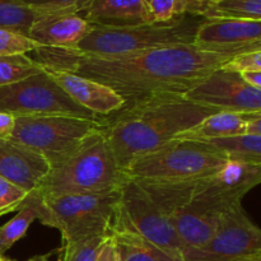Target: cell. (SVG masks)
Listing matches in <instances>:
<instances>
[{
    "mask_svg": "<svg viewBox=\"0 0 261 261\" xmlns=\"http://www.w3.org/2000/svg\"><path fill=\"white\" fill-rule=\"evenodd\" d=\"M185 14L209 18L261 20V0H212L203 4L186 5Z\"/></svg>",
    "mask_w": 261,
    "mask_h": 261,
    "instance_id": "obj_20",
    "label": "cell"
},
{
    "mask_svg": "<svg viewBox=\"0 0 261 261\" xmlns=\"http://www.w3.org/2000/svg\"><path fill=\"white\" fill-rule=\"evenodd\" d=\"M121 189V188H120ZM120 189L101 194H68L41 198L35 191L38 221L58 229L63 245L109 236L120 201Z\"/></svg>",
    "mask_w": 261,
    "mask_h": 261,
    "instance_id": "obj_5",
    "label": "cell"
},
{
    "mask_svg": "<svg viewBox=\"0 0 261 261\" xmlns=\"http://www.w3.org/2000/svg\"><path fill=\"white\" fill-rule=\"evenodd\" d=\"M51 254H45V255H37V256H33L32 259H30L28 261H51L50 260ZM58 261H61L60 257H59Z\"/></svg>",
    "mask_w": 261,
    "mask_h": 261,
    "instance_id": "obj_35",
    "label": "cell"
},
{
    "mask_svg": "<svg viewBox=\"0 0 261 261\" xmlns=\"http://www.w3.org/2000/svg\"><path fill=\"white\" fill-rule=\"evenodd\" d=\"M42 70L43 66L25 54L0 56V86L17 83Z\"/></svg>",
    "mask_w": 261,
    "mask_h": 261,
    "instance_id": "obj_24",
    "label": "cell"
},
{
    "mask_svg": "<svg viewBox=\"0 0 261 261\" xmlns=\"http://www.w3.org/2000/svg\"><path fill=\"white\" fill-rule=\"evenodd\" d=\"M127 178L99 129L84 138L74 152L51 167L35 193L41 198L101 194L120 189Z\"/></svg>",
    "mask_w": 261,
    "mask_h": 261,
    "instance_id": "obj_4",
    "label": "cell"
},
{
    "mask_svg": "<svg viewBox=\"0 0 261 261\" xmlns=\"http://www.w3.org/2000/svg\"><path fill=\"white\" fill-rule=\"evenodd\" d=\"M109 234L114 237L120 261H175L133 231L117 209Z\"/></svg>",
    "mask_w": 261,
    "mask_h": 261,
    "instance_id": "obj_18",
    "label": "cell"
},
{
    "mask_svg": "<svg viewBox=\"0 0 261 261\" xmlns=\"http://www.w3.org/2000/svg\"><path fill=\"white\" fill-rule=\"evenodd\" d=\"M43 70L76 105L97 116H109L125 106V101L114 89L99 82L71 71Z\"/></svg>",
    "mask_w": 261,
    "mask_h": 261,
    "instance_id": "obj_14",
    "label": "cell"
},
{
    "mask_svg": "<svg viewBox=\"0 0 261 261\" xmlns=\"http://www.w3.org/2000/svg\"><path fill=\"white\" fill-rule=\"evenodd\" d=\"M227 162L228 158L209 143L172 139L133 161L125 172L129 178L142 182H181L214 175Z\"/></svg>",
    "mask_w": 261,
    "mask_h": 261,
    "instance_id": "obj_6",
    "label": "cell"
},
{
    "mask_svg": "<svg viewBox=\"0 0 261 261\" xmlns=\"http://www.w3.org/2000/svg\"><path fill=\"white\" fill-rule=\"evenodd\" d=\"M20 2L45 14H53V13L78 14L91 0H20Z\"/></svg>",
    "mask_w": 261,
    "mask_h": 261,
    "instance_id": "obj_28",
    "label": "cell"
},
{
    "mask_svg": "<svg viewBox=\"0 0 261 261\" xmlns=\"http://www.w3.org/2000/svg\"><path fill=\"white\" fill-rule=\"evenodd\" d=\"M96 261H120L116 244H115V240L111 234L105 237L103 242L99 247Z\"/></svg>",
    "mask_w": 261,
    "mask_h": 261,
    "instance_id": "obj_31",
    "label": "cell"
},
{
    "mask_svg": "<svg viewBox=\"0 0 261 261\" xmlns=\"http://www.w3.org/2000/svg\"><path fill=\"white\" fill-rule=\"evenodd\" d=\"M240 76L249 86L261 89V71H244L240 73Z\"/></svg>",
    "mask_w": 261,
    "mask_h": 261,
    "instance_id": "obj_34",
    "label": "cell"
},
{
    "mask_svg": "<svg viewBox=\"0 0 261 261\" xmlns=\"http://www.w3.org/2000/svg\"><path fill=\"white\" fill-rule=\"evenodd\" d=\"M36 219H38L37 201L35 195L30 193L24 205L17 212V214L7 223L0 226V255H5L13 245L22 240Z\"/></svg>",
    "mask_w": 261,
    "mask_h": 261,
    "instance_id": "obj_22",
    "label": "cell"
},
{
    "mask_svg": "<svg viewBox=\"0 0 261 261\" xmlns=\"http://www.w3.org/2000/svg\"><path fill=\"white\" fill-rule=\"evenodd\" d=\"M194 45L204 51L239 55L261 51V20L209 18L196 31Z\"/></svg>",
    "mask_w": 261,
    "mask_h": 261,
    "instance_id": "obj_13",
    "label": "cell"
},
{
    "mask_svg": "<svg viewBox=\"0 0 261 261\" xmlns=\"http://www.w3.org/2000/svg\"><path fill=\"white\" fill-rule=\"evenodd\" d=\"M38 10L23 4L20 0H0V28L28 36L36 19L43 15Z\"/></svg>",
    "mask_w": 261,
    "mask_h": 261,
    "instance_id": "obj_23",
    "label": "cell"
},
{
    "mask_svg": "<svg viewBox=\"0 0 261 261\" xmlns=\"http://www.w3.org/2000/svg\"><path fill=\"white\" fill-rule=\"evenodd\" d=\"M247 114L218 111L201 120L198 125L177 135L175 139L212 140L245 134Z\"/></svg>",
    "mask_w": 261,
    "mask_h": 261,
    "instance_id": "obj_19",
    "label": "cell"
},
{
    "mask_svg": "<svg viewBox=\"0 0 261 261\" xmlns=\"http://www.w3.org/2000/svg\"><path fill=\"white\" fill-rule=\"evenodd\" d=\"M204 142L221 150L228 161L261 166V135H234Z\"/></svg>",
    "mask_w": 261,
    "mask_h": 261,
    "instance_id": "obj_21",
    "label": "cell"
},
{
    "mask_svg": "<svg viewBox=\"0 0 261 261\" xmlns=\"http://www.w3.org/2000/svg\"><path fill=\"white\" fill-rule=\"evenodd\" d=\"M50 168L48 161L37 150L12 139L0 140V177L32 193Z\"/></svg>",
    "mask_w": 261,
    "mask_h": 261,
    "instance_id": "obj_15",
    "label": "cell"
},
{
    "mask_svg": "<svg viewBox=\"0 0 261 261\" xmlns=\"http://www.w3.org/2000/svg\"><path fill=\"white\" fill-rule=\"evenodd\" d=\"M33 53L43 69L71 71L110 87L125 106L155 94L185 93L233 58L204 51L194 43L115 56L83 55L70 48L45 46Z\"/></svg>",
    "mask_w": 261,
    "mask_h": 261,
    "instance_id": "obj_1",
    "label": "cell"
},
{
    "mask_svg": "<svg viewBox=\"0 0 261 261\" xmlns=\"http://www.w3.org/2000/svg\"><path fill=\"white\" fill-rule=\"evenodd\" d=\"M41 45L28 36L19 32L0 28V56L33 53Z\"/></svg>",
    "mask_w": 261,
    "mask_h": 261,
    "instance_id": "obj_26",
    "label": "cell"
},
{
    "mask_svg": "<svg viewBox=\"0 0 261 261\" xmlns=\"http://www.w3.org/2000/svg\"><path fill=\"white\" fill-rule=\"evenodd\" d=\"M189 101L217 111L261 112V89L242 81L239 73L219 68L184 93Z\"/></svg>",
    "mask_w": 261,
    "mask_h": 261,
    "instance_id": "obj_12",
    "label": "cell"
},
{
    "mask_svg": "<svg viewBox=\"0 0 261 261\" xmlns=\"http://www.w3.org/2000/svg\"><path fill=\"white\" fill-rule=\"evenodd\" d=\"M245 134L261 135V112L247 114L246 122H245Z\"/></svg>",
    "mask_w": 261,
    "mask_h": 261,
    "instance_id": "obj_33",
    "label": "cell"
},
{
    "mask_svg": "<svg viewBox=\"0 0 261 261\" xmlns=\"http://www.w3.org/2000/svg\"><path fill=\"white\" fill-rule=\"evenodd\" d=\"M117 214L163 254L175 261H184V245L172 222L138 181L127 178L121 186Z\"/></svg>",
    "mask_w": 261,
    "mask_h": 261,
    "instance_id": "obj_9",
    "label": "cell"
},
{
    "mask_svg": "<svg viewBox=\"0 0 261 261\" xmlns=\"http://www.w3.org/2000/svg\"><path fill=\"white\" fill-rule=\"evenodd\" d=\"M94 25L75 13L43 14L31 27L28 37L45 47L73 48Z\"/></svg>",
    "mask_w": 261,
    "mask_h": 261,
    "instance_id": "obj_16",
    "label": "cell"
},
{
    "mask_svg": "<svg viewBox=\"0 0 261 261\" xmlns=\"http://www.w3.org/2000/svg\"><path fill=\"white\" fill-rule=\"evenodd\" d=\"M184 261H261V231L242 203L221 219L216 233L203 246L184 251Z\"/></svg>",
    "mask_w": 261,
    "mask_h": 261,
    "instance_id": "obj_11",
    "label": "cell"
},
{
    "mask_svg": "<svg viewBox=\"0 0 261 261\" xmlns=\"http://www.w3.org/2000/svg\"><path fill=\"white\" fill-rule=\"evenodd\" d=\"M138 182L171 219L185 251L213 237L224 214L261 182V166L228 161L200 180Z\"/></svg>",
    "mask_w": 261,
    "mask_h": 261,
    "instance_id": "obj_2",
    "label": "cell"
},
{
    "mask_svg": "<svg viewBox=\"0 0 261 261\" xmlns=\"http://www.w3.org/2000/svg\"><path fill=\"white\" fill-rule=\"evenodd\" d=\"M15 116L9 112L0 111V140L9 139L14 129Z\"/></svg>",
    "mask_w": 261,
    "mask_h": 261,
    "instance_id": "obj_32",
    "label": "cell"
},
{
    "mask_svg": "<svg viewBox=\"0 0 261 261\" xmlns=\"http://www.w3.org/2000/svg\"><path fill=\"white\" fill-rule=\"evenodd\" d=\"M101 127L102 117L94 121L66 115L15 116L9 139L37 150L54 167L74 152L84 138Z\"/></svg>",
    "mask_w": 261,
    "mask_h": 261,
    "instance_id": "obj_8",
    "label": "cell"
},
{
    "mask_svg": "<svg viewBox=\"0 0 261 261\" xmlns=\"http://www.w3.org/2000/svg\"><path fill=\"white\" fill-rule=\"evenodd\" d=\"M152 23H166L184 14L182 0H147Z\"/></svg>",
    "mask_w": 261,
    "mask_h": 261,
    "instance_id": "obj_29",
    "label": "cell"
},
{
    "mask_svg": "<svg viewBox=\"0 0 261 261\" xmlns=\"http://www.w3.org/2000/svg\"><path fill=\"white\" fill-rule=\"evenodd\" d=\"M105 237H89L61 246V261H96Z\"/></svg>",
    "mask_w": 261,
    "mask_h": 261,
    "instance_id": "obj_25",
    "label": "cell"
},
{
    "mask_svg": "<svg viewBox=\"0 0 261 261\" xmlns=\"http://www.w3.org/2000/svg\"><path fill=\"white\" fill-rule=\"evenodd\" d=\"M28 191L0 177V217L18 212L27 200Z\"/></svg>",
    "mask_w": 261,
    "mask_h": 261,
    "instance_id": "obj_27",
    "label": "cell"
},
{
    "mask_svg": "<svg viewBox=\"0 0 261 261\" xmlns=\"http://www.w3.org/2000/svg\"><path fill=\"white\" fill-rule=\"evenodd\" d=\"M78 14L97 27H130L152 23L147 0H91Z\"/></svg>",
    "mask_w": 261,
    "mask_h": 261,
    "instance_id": "obj_17",
    "label": "cell"
},
{
    "mask_svg": "<svg viewBox=\"0 0 261 261\" xmlns=\"http://www.w3.org/2000/svg\"><path fill=\"white\" fill-rule=\"evenodd\" d=\"M0 261H13V260H10L9 257H7L5 255H0Z\"/></svg>",
    "mask_w": 261,
    "mask_h": 261,
    "instance_id": "obj_36",
    "label": "cell"
},
{
    "mask_svg": "<svg viewBox=\"0 0 261 261\" xmlns=\"http://www.w3.org/2000/svg\"><path fill=\"white\" fill-rule=\"evenodd\" d=\"M214 109L189 101L184 93H162L102 116V133L122 170L198 125Z\"/></svg>",
    "mask_w": 261,
    "mask_h": 261,
    "instance_id": "obj_3",
    "label": "cell"
},
{
    "mask_svg": "<svg viewBox=\"0 0 261 261\" xmlns=\"http://www.w3.org/2000/svg\"><path fill=\"white\" fill-rule=\"evenodd\" d=\"M0 111L14 116L66 115L94 121L102 117L76 105L45 70L17 83L0 86Z\"/></svg>",
    "mask_w": 261,
    "mask_h": 261,
    "instance_id": "obj_10",
    "label": "cell"
},
{
    "mask_svg": "<svg viewBox=\"0 0 261 261\" xmlns=\"http://www.w3.org/2000/svg\"><path fill=\"white\" fill-rule=\"evenodd\" d=\"M204 18L182 14L166 23L130 27H97L70 50L91 56H115L155 47L194 43Z\"/></svg>",
    "mask_w": 261,
    "mask_h": 261,
    "instance_id": "obj_7",
    "label": "cell"
},
{
    "mask_svg": "<svg viewBox=\"0 0 261 261\" xmlns=\"http://www.w3.org/2000/svg\"><path fill=\"white\" fill-rule=\"evenodd\" d=\"M222 68L234 73L244 71H261V51H250L233 56Z\"/></svg>",
    "mask_w": 261,
    "mask_h": 261,
    "instance_id": "obj_30",
    "label": "cell"
}]
</instances>
